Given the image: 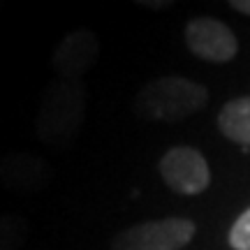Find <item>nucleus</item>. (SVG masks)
<instances>
[{"instance_id": "nucleus-4", "label": "nucleus", "mask_w": 250, "mask_h": 250, "mask_svg": "<svg viewBox=\"0 0 250 250\" xmlns=\"http://www.w3.org/2000/svg\"><path fill=\"white\" fill-rule=\"evenodd\" d=\"M160 176L176 195L195 197L211 186V169L202 153L192 146H174L160 158Z\"/></svg>"}, {"instance_id": "nucleus-5", "label": "nucleus", "mask_w": 250, "mask_h": 250, "mask_svg": "<svg viewBox=\"0 0 250 250\" xmlns=\"http://www.w3.org/2000/svg\"><path fill=\"white\" fill-rule=\"evenodd\" d=\"M100 56V37L90 28H77L62 37L51 54V67L56 79L81 81L93 70Z\"/></svg>"}, {"instance_id": "nucleus-8", "label": "nucleus", "mask_w": 250, "mask_h": 250, "mask_svg": "<svg viewBox=\"0 0 250 250\" xmlns=\"http://www.w3.org/2000/svg\"><path fill=\"white\" fill-rule=\"evenodd\" d=\"M218 130L234 144L250 146V95L227 102L218 114Z\"/></svg>"}, {"instance_id": "nucleus-3", "label": "nucleus", "mask_w": 250, "mask_h": 250, "mask_svg": "<svg viewBox=\"0 0 250 250\" xmlns=\"http://www.w3.org/2000/svg\"><path fill=\"white\" fill-rule=\"evenodd\" d=\"M190 218H160L125 227L109 241V250H183L195 239Z\"/></svg>"}, {"instance_id": "nucleus-11", "label": "nucleus", "mask_w": 250, "mask_h": 250, "mask_svg": "<svg viewBox=\"0 0 250 250\" xmlns=\"http://www.w3.org/2000/svg\"><path fill=\"white\" fill-rule=\"evenodd\" d=\"M229 7H234L236 12L250 17V0H229Z\"/></svg>"}, {"instance_id": "nucleus-12", "label": "nucleus", "mask_w": 250, "mask_h": 250, "mask_svg": "<svg viewBox=\"0 0 250 250\" xmlns=\"http://www.w3.org/2000/svg\"><path fill=\"white\" fill-rule=\"evenodd\" d=\"M139 5H144V7H151V9H165V7H171V2H167V0H162V2H151V0H142Z\"/></svg>"}, {"instance_id": "nucleus-6", "label": "nucleus", "mask_w": 250, "mask_h": 250, "mask_svg": "<svg viewBox=\"0 0 250 250\" xmlns=\"http://www.w3.org/2000/svg\"><path fill=\"white\" fill-rule=\"evenodd\" d=\"M188 49L206 62H229L239 54V42L223 21L213 17H195L186 23Z\"/></svg>"}, {"instance_id": "nucleus-2", "label": "nucleus", "mask_w": 250, "mask_h": 250, "mask_svg": "<svg viewBox=\"0 0 250 250\" xmlns=\"http://www.w3.org/2000/svg\"><path fill=\"white\" fill-rule=\"evenodd\" d=\"M208 102L206 86L186 77H160L144 83L134 98V114L153 123H179L202 111Z\"/></svg>"}, {"instance_id": "nucleus-1", "label": "nucleus", "mask_w": 250, "mask_h": 250, "mask_svg": "<svg viewBox=\"0 0 250 250\" xmlns=\"http://www.w3.org/2000/svg\"><path fill=\"white\" fill-rule=\"evenodd\" d=\"M86 104V88L81 81L54 79L46 83L35 116L37 139L54 151L70 148L83 125Z\"/></svg>"}, {"instance_id": "nucleus-10", "label": "nucleus", "mask_w": 250, "mask_h": 250, "mask_svg": "<svg viewBox=\"0 0 250 250\" xmlns=\"http://www.w3.org/2000/svg\"><path fill=\"white\" fill-rule=\"evenodd\" d=\"M227 241L234 250H250V206L234 220Z\"/></svg>"}, {"instance_id": "nucleus-7", "label": "nucleus", "mask_w": 250, "mask_h": 250, "mask_svg": "<svg viewBox=\"0 0 250 250\" xmlns=\"http://www.w3.org/2000/svg\"><path fill=\"white\" fill-rule=\"evenodd\" d=\"M54 179L51 165L35 153L9 151L0 155V186L17 195H37Z\"/></svg>"}, {"instance_id": "nucleus-9", "label": "nucleus", "mask_w": 250, "mask_h": 250, "mask_svg": "<svg viewBox=\"0 0 250 250\" xmlns=\"http://www.w3.org/2000/svg\"><path fill=\"white\" fill-rule=\"evenodd\" d=\"M28 239V223L19 213H0V250H21Z\"/></svg>"}]
</instances>
